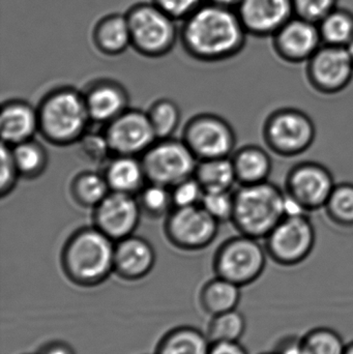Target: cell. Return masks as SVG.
<instances>
[{"mask_svg": "<svg viewBox=\"0 0 353 354\" xmlns=\"http://www.w3.org/2000/svg\"><path fill=\"white\" fill-rule=\"evenodd\" d=\"M240 288L238 285L220 277L209 281L200 293L203 310L211 316L236 310L242 297Z\"/></svg>", "mask_w": 353, "mask_h": 354, "instance_id": "25", "label": "cell"}, {"mask_svg": "<svg viewBox=\"0 0 353 354\" xmlns=\"http://www.w3.org/2000/svg\"><path fill=\"white\" fill-rule=\"evenodd\" d=\"M238 6L245 29L256 35L277 32L294 10L292 0H240Z\"/></svg>", "mask_w": 353, "mask_h": 354, "instance_id": "17", "label": "cell"}, {"mask_svg": "<svg viewBox=\"0 0 353 354\" xmlns=\"http://www.w3.org/2000/svg\"><path fill=\"white\" fill-rule=\"evenodd\" d=\"M43 138L56 147H68L80 140L91 120L83 93L73 87L49 91L37 107Z\"/></svg>", "mask_w": 353, "mask_h": 354, "instance_id": "3", "label": "cell"}, {"mask_svg": "<svg viewBox=\"0 0 353 354\" xmlns=\"http://www.w3.org/2000/svg\"><path fill=\"white\" fill-rule=\"evenodd\" d=\"M12 147V157L21 177L35 179L47 169L48 155L45 147L35 139Z\"/></svg>", "mask_w": 353, "mask_h": 354, "instance_id": "28", "label": "cell"}, {"mask_svg": "<svg viewBox=\"0 0 353 354\" xmlns=\"http://www.w3.org/2000/svg\"><path fill=\"white\" fill-rule=\"evenodd\" d=\"M336 183L329 168L318 162L305 161L290 168L284 191L306 212L325 208Z\"/></svg>", "mask_w": 353, "mask_h": 354, "instance_id": "11", "label": "cell"}, {"mask_svg": "<svg viewBox=\"0 0 353 354\" xmlns=\"http://www.w3.org/2000/svg\"><path fill=\"white\" fill-rule=\"evenodd\" d=\"M39 131L37 108L22 100L4 102L0 113L1 142L14 147L33 139Z\"/></svg>", "mask_w": 353, "mask_h": 354, "instance_id": "20", "label": "cell"}, {"mask_svg": "<svg viewBox=\"0 0 353 354\" xmlns=\"http://www.w3.org/2000/svg\"><path fill=\"white\" fill-rule=\"evenodd\" d=\"M344 354H353V341L346 346L345 353Z\"/></svg>", "mask_w": 353, "mask_h": 354, "instance_id": "46", "label": "cell"}, {"mask_svg": "<svg viewBox=\"0 0 353 354\" xmlns=\"http://www.w3.org/2000/svg\"><path fill=\"white\" fill-rule=\"evenodd\" d=\"M104 133L117 156H142L158 140L147 112L130 108L106 124Z\"/></svg>", "mask_w": 353, "mask_h": 354, "instance_id": "14", "label": "cell"}, {"mask_svg": "<svg viewBox=\"0 0 353 354\" xmlns=\"http://www.w3.org/2000/svg\"><path fill=\"white\" fill-rule=\"evenodd\" d=\"M149 183L171 189L189 177L194 176L198 160L182 140L158 139L142 156Z\"/></svg>", "mask_w": 353, "mask_h": 354, "instance_id": "9", "label": "cell"}, {"mask_svg": "<svg viewBox=\"0 0 353 354\" xmlns=\"http://www.w3.org/2000/svg\"><path fill=\"white\" fill-rule=\"evenodd\" d=\"M294 10L300 18L321 22L330 12H333L336 0H292Z\"/></svg>", "mask_w": 353, "mask_h": 354, "instance_id": "39", "label": "cell"}, {"mask_svg": "<svg viewBox=\"0 0 353 354\" xmlns=\"http://www.w3.org/2000/svg\"><path fill=\"white\" fill-rule=\"evenodd\" d=\"M321 35L314 22L306 19H290L276 35V48L289 62L309 60L321 48Z\"/></svg>", "mask_w": 353, "mask_h": 354, "instance_id": "16", "label": "cell"}, {"mask_svg": "<svg viewBox=\"0 0 353 354\" xmlns=\"http://www.w3.org/2000/svg\"><path fill=\"white\" fill-rule=\"evenodd\" d=\"M318 28L327 45L345 47L353 37V18L346 12L333 10L321 21Z\"/></svg>", "mask_w": 353, "mask_h": 354, "instance_id": "33", "label": "cell"}, {"mask_svg": "<svg viewBox=\"0 0 353 354\" xmlns=\"http://www.w3.org/2000/svg\"><path fill=\"white\" fill-rule=\"evenodd\" d=\"M265 243L260 239L240 234L224 241L213 259L217 277L238 286L252 284L260 278L267 266Z\"/></svg>", "mask_w": 353, "mask_h": 354, "instance_id": "6", "label": "cell"}, {"mask_svg": "<svg viewBox=\"0 0 353 354\" xmlns=\"http://www.w3.org/2000/svg\"><path fill=\"white\" fill-rule=\"evenodd\" d=\"M307 77L311 86L323 95H337L352 82L353 62L345 47L327 45L308 60Z\"/></svg>", "mask_w": 353, "mask_h": 354, "instance_id": "13", "label": "cell"}, {"mask_svg": "<svg viewBox=\"0 0 353 354\" xmlns=\"http://www.w3.org/2000/svg\"><path fill=\"white\" fill-rule=\"evenodd\" d=\"M141 210L151 218L168 216L173 209L171 189L159 183H147L138 193Z\"/></svg>", "mask_w": 353, "mask_h": 354, "instance_id": "32", "label": "cell"}, {"mask_svg": "<svg viewBox=\"0 0 353 354\" xmlns=\"http://www.w3.org/2000/svg\"><path fill=\"white\" fill-rule=\"evenodd\" d=\"M93 41L99 51L106 55L115 56L124 53L132 46L126 15L113 14L104 17L95 25Z\"/></svg>", "mask_w": 353, "mask_h": 354, "instance_id": "23", "label": "cell"}, {"mask_svg": "<svg viewBox=\"0 0 353 354\" xmlns=\"http://www.w3.org/2000/svg\"><path fill=\"white\" fill-rule=\"evenodd\" d=\"M0 195L2 198L10 195L18 183V168L12 157V147L1 142V171H0Z\"/></svg>", "mask_w": 353, "mask_h": 354, "instance_id": "38", "label": "cell"}, {"mask_svg": "<svg viewBox=\"0 0 353 354\" xmlns=\"http://www.w3.org/2000/svg\"><path fill=\"white\" fill-rule=\"evenodd\" d=\"M209 354H249L240 342L211 343Z\"/></svg>", "mask_w": 353, "mask_h": 354, "instance_id": "42", "label": "cell"}, {"mask_svg": "<svg viewBox=\"0 0 353 354\" xmlns=\"http://www.w3.org/2000/svg\"><path fill=\"white\" fill-rule=\"evenodd\" d=\"M182 140L198 161L230 158L236 151L233 128L227 120L213 113L191 118L184 127Z\"/></svg>", "mask_w": 353, "mask_h": 354, "instance_id": "10", "label": "cell"}, {"mask_svg": "<svg viewBox=\"0 0 353 354\" xmlns=\"http://www.w3.org/2000/svg\"><path fill=\"white\" fill-rule=\"evenodd\" d=\"M263 136L271 153L283 158L298 157L312 147L316 127L306 112L296 108H280L267 116Z\"/></svg>", "mask_w": 353, "mask_h": 354, "instance_id": "5", "label": "cell"}, {"mask_svg": "<svg viewBox=\"0 0 353 354\" xmlns=\"http://www.w3.org/2000/svg\"><path fill=\"white\" fill-rule=\"evenodd\" d=\"M174 208L200 205L204 189L195 176L189 177L171 187Z\"/></svg>", "mask_w": 353, "mask_h": 354, "instance_id": "37", "label": "cell"}, {"mask_svg": "<svg viewBox=\"0 0 353 354\" xmlns=\"http://www.w3.org/2000/svg\"><path fill=\"white\" fill-rule=\"evenodd\" d=\"M85 104L93 122L107 124L128 109V95L120 83L102 79L88 85L84 93Z\"/></svg>", "mask_w": 353, "mask_h": 354, "instance_id": "18", "label": "cell"}, {"mask_svg": "<svg viewBox=\"0 0 353 354\" xmlns=\"http://www.w3.org/2000/svg\"><path fill=\"white\" fill-rule=\"evenodd\" d=\"M346 50H347L348 54H350V58L353 62V37L348 41L347 45L345 46Z\"/></svg>", "mask_w": 353, "mask_h": 354, "instance_id": "45", "label": "cell"}, {"mask_svg": "<svg viewBox=\"0 0 353 354\" xmlns=\"http://www.w3.org/2000/svg\"><path fill=\"white\" fill-rule=\"evenodd\" d=\"M200 205L218 222H231L234 207L233 191L204 192Z\"/></svg>", "mask_w": 353, "mask_h": 354, "instance_id": "36", "label": "cell"}, {"mask_svg": "<svg viewBox=\"0 0 353 354\" xmlns=\"http://www.w3.org/2000/svg\"><path fill=\"white\" fill-rule=\"evenodd\" d=\"M111 192L104 174L97 172H81L70 183V194L78 205L95 208Z\"/></svg>", "mask_w": 353, "mask_h": 354, "instance_id": "27", "label": "cell"}, {"mask_svg": "<svg viewBox=\"0 0 353 354\" xmlns=\"http://www.w3.org/2000/svg\"><path fill=\"white\" fill-rule=\"evenodd\" d=\"M194 176L204 192L232 191L238 183L231 158L199 161Z\"/></svg>", "mask_w": 353, "mask_h": 354, "instance_id": "26", "label": "cell"}, {"mask_svg": "<svg viewBox=\"0 0 353 354\" xmlns=\"http://www.w3.org/2000/svg\"><path fill=\"white\" fill-rule=\"evenodd\" d=\"M246 328V318L236 309L213 316L207 335L211 343L240 342Z\"/></svg>", "mask_w": 353, "mask_h": 354, "instance_id": "29", "label": "cell"}, {"mask_svg": "<svg viewBox=\"0 0 353 354\" xmlns=\"http://www.w3.org/2000/svg\"><path fill=\"white\" fill-rule=\"evenodd\" d=\"M230 158L240 185H257L269 180L273 170V161L263 147L245 145L236 149Z\"/></svg>", "mask_w": 353, "mask_h": 354, "instance_id": "22", "label": "cell"}, {"mask_svg": "<svg viewBox=\"0 0 353 354\" xmlns=\"http://www.w3.org/2000/svg\"><path fill=\"white\" fill-rule=\"evenodd\" d=\"M79 149L83 157L93 164H107L111 159V147L106 138L105 133L88 132L87 131L78 141Z\"/></svg>", "mask_w": 353, "mask_h": 354, "instance_id": "35", "label": "cell"}, {"mask_svg": "<svg viewBox=\"0 0 353 354\" xmlns=\"http://www.w3.org/2000/svg\"><path fill=\"white\" fill-rule=\"evenodd\" d=\"M147 115L157 139L171 138L180 122V107L169 99L155 101L147 111Z\"/></svg>", "mask_w": 353, "mask_h": 354, "instance_id": "31", "label": "cell"}, {"mask_svg": "<svg viewBox=\"0 0 353 354\" xmlns=\"http://www.w3.org/2000/svg\"><path fill=\"white\" fill-rule=\"evenodd\" d=\"M245 29L238 14L230 8L209 3L184 19L182 39L184 49L202 62H219L240 51Z\"/></svg>", "mask_w": 353, "mask_h": 354, "instance_id": "1", "label": "cell"}, {"mask_svg": "<svg viewBox=\"0 0 353 354\" xmlns=\"http://www.w3.org/2000/svg\"><path fill=\"white\" fill-rule=\"evenodd\" d=\"M306 354H344L346 346L343 339L330 328H313L303 337Z\"/></svg>", "mask_w": 353, "mask_h": 354, "instance_id": "34", "label": "cell"}, {"mask_svg": "<svg viewBox=\"0 0 353 354\" xmlns=\"http://www.w3.org/2000/svg\"><path fill=\"white\" fill-rule=\"evenodd\" d=\"M240 1V0H209L211 3L226 6V8H230V6H233V4H238Z\"/></svg>", "mask_w": 353, "mask_h": 354, "instance_id": "44", "label": "cell"}, {"mask_svg": "<svg viewBox=\"0 0 353 354\" xmlns=\"http://www.w3.org/2000/svg\"><path fill=\"white\" fill-rule=\"evenodd\" d=\"M233 196L231 222L240 234L265 239L286 216L285 191L269 180L240 185Z\"/></svg>", "mask_w": 353, "mask_h": 354, "instance_id": "4", "label": "cell"}, {"mask_svg": "<svg viewBox=\"0 0 353 354\" xmlns=\"http://www.w3.org/2000/svg\"><path fill=\"white\" fill-rule=\"evenodd\" d=\"M155 263V249L142 237L131 236L116 241L114 249V272L126 281H138L146 277Z\"/></svg>", "mask_w": 353, "mask_h": 354, "instance_id": "19", "label": "cell"}, {"mask_svg": "<svg viewBox=\"0 0 353 354\" xmlns=\"http://www.w3.org/2000/svg\"><path fill=\"white\" fill-rule=\"evenodd\" d=\"M263 241L269 259L279 266H294L312 253L316 231L307 212L289 214L284 216Z\"/></svg>", "mask_w": 353, "mask_h": 354, "instance_id": "8", "label": "cell"}, {"mask_svg": "<svg viewBox=\"0 0 353 354\" xmlns=\"http://www.w3.org/2000/svg\"><path fill=\"white\" fill-rule=\"evenodd\" d=\"M37 354H76L74 349L64 342L60 341H53V342L47 343L41 347V351Z\"/></svg>", "mask_w": 353, "mask_h": 354, "instance_id": "43", "label": "cell"}, {"mask_svg": "<svg viewBox=\"0 0 353 354\" xmlns=\"http://www.w3.org/2000/svg\"><path fill=\"white\" fill-rule=\"evenodd\" d=\"M103 174L112 192L128 195H136L149 183L141 159L133 156H114Z\"/></svg>", "mask_w": 353, "mask_h": 354, "instance_id": "21", "label": "cell"}, {"mask_svg": "<svg viewBox=\"0 0 353 354\" xmlns=\"http://www.w3.org/2000/svg\"><path fill=\"white\" fill-rule=\"evenodd\" d=\"M323 209L334 224L353 227V183H336Z\"/></svg>", "mask_w": 353, "mask_h": 354, "instance_id": "30", "label": "cell"}, {"mask_svg": "<svg viewBox=\"0 0 353 354\" xmlns=\"http://www.w3.org/2000/svg\"><path fill=\"white\" fill-rule=\"evenodd\" d=\"M211 347L207 334L191 326H180L160 341L157 354H209Z\"/></svg>", "mask_w": 353, "mask_h": 354, "instance_id": "24", "label": "cell"}, {"mask_svg": "<svg viewBox=\"0 0 353 354\" xmlns=\"http://www.w3.org/2000/svg\"><path fill=\"white\" fill-rule=\"evenodd\" d=\"M153 3L174 20H178L188 18L200 8L201 0H153Z\"/></svg>", "mask_w": 353, "mask_h": 354, "instance_id": "40", "label": "cell"}, {"mask_svg": "<svg viewBox=\"0 0 353 354\" xmlns=\"http://www.w3.org/2000/svg\"><path fill=\"white\" fill-rule=\"evenodd\" d=\"M275 354H306L303 338L298 336L284 337L276 345Z\"/></svg>", "mask_w": 353, "mask_h": 354, "instance_id": "41", "label": "cell"}, {"mask_svg": "<svg viewBox=\"0 0 353 354\" xmlns=\"http://www.w3.org/2000/svg\"><path fill=\"white\" fill-rule=\"evenodd\" d=\"M141 214L142 210L134 195L111 191L93 208V226L116 243L133 235Z\"/></svg>", "mask_w": 353, "mask_h": 354, "instance_id": "15", "label": "cell"}, {"mask_svg": "<svg viewBox=\"0 0 353 354\" xmlns=\"http://www.w3.org/2000/svg\"><path fill=\"white\" fill-rule=\"evenodd\" d=\"M114 249L115 241L97 227L80 228L62 248V270L78 286H97L114 272Z\"/></svg>", "mask_w": 353, "mask_h": 354, "instance_id": "2", "label": "cell"}, {"mask_svg": "<svg viewBox=\"0 0 353 354\" xmlns=\"http://www.w3.org/2000/svg\"><path fill=\"white\" fill-rule=\"evenodd\" d=\"M261 354H275V353H261Z\"/></svg>", "mask_w": 353, "mask_h": 354, "instance_id": "47", "label": "cell"}, {"mask_svg": "<svg viewBox=\"0 0 353 354\" xmlns=\"http://www.w3.org/2000/svg\"><path fill=\"white\" fill-rule=\"evenodd\" d=\"M219 225L201 205L175 207L166 218L165 234L178 249L198 251L215 241Z\"/></svg>", "mask_w": 353, "mask_h": 354, "instance_id": "12", "label": "cell"}, {"mask_svg": "<svg viewBox=\"0 0 353 354\" xmlns=\"http://www.w3.org/2000/svg\"><path fill=\"white\" fill-rule=\"evenodd\" d=\"M132 46L147 57L166 55L175 45V20L155 3L133 6L128 14Z\"/></svg>", "mask_w": 353, "mask_h": 354, "instance_id": "7", "label": "cell"}]
</instances>
